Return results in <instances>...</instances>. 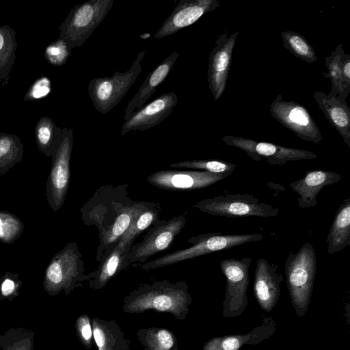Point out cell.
I'll list each match as a JSON object with an SVG mask.
<instances>
[{
	"label": "cell",
	"mask_w": 350,
	"mask_h": 350,
	"mask_svg": "<svg viewBox=\"0 0 350 350\" xmlns=\"http://www.w3.org/2000/svg\"><path fill=\"white\" fill-rule=\"evenodd\" d=\"M128 187L127 183L100 186L80 209L83 224L98 230V262L116 247L136 214L139 202L130 198Z\"/></svg>",
	"instance_id": "cell-1"
},
{
	"label": "cell",
	"mask_w": 350,
	"mask_h": 350,
	"mask_svg": "<svg viewBox=\"0 0 350 350\" xmlns=\"http://www.w3.org/2000/svg\"><path fill=\"white\" fill-rule=\"evenodd\" d=\"M192 299L186 281L176 282L163 280L143 284L124 299L126 313H142L148 310L167 312L178 320L187 317Z\"/></svg>",
	"instance_id": "cell-2"
},
{
	"label": "cell",
	"mask_w": 350,
	"mask_h": 350,
	"mask_svg": "<svg viewBox=\"0 0 350 350\" xmlns=\"http://www.w3.org/2000/svg\"><path fill=\"white\" fill-rule=\"evenodd\" d=\"M317 269L314 247L305 243L296 253L290 252L284 273L291 304L299 317H303L311 300Z\"/></svg>",
	"instance_id": "cell-3"
},
{
	"label": "cell",
	"mask_w": 350,
	"mask_h": 350,
	"mask_svg": "<svg viewBox=\"0 0 350 350\" xmlns=\"http://www.w3.org/2000/svg\"><path fill=\"white\" fill-rule=\"evenodd\" d=\"M93 277L94 271L85 273L82 254L77 243L70 242L52 258L46 267L43 287L51 296L62 291L68 295Z\"/></svg>",
	"instance_id": "cell-4"
},
{
	"label": "cell",
	"mask_w": 350,
	"mask_h": 350,
	"mask_svg": "<svg viewBox=\"0 0 350 350\" xmlns=\"http://www.w3.org/2000/svg\"><path fill=\"white\" fill-rule=\"evenodd\" d=\"M260 234H223L220 232L202 234L190 237L187 242L191 246L165 254L139 265L146 271L174 265L217 251L228 250L250 242L263 239Z\"/></svg>",
	"instance_id": "cell-5"
},
{
	"label": "cell",
	"mask_w": 350,
	"mask_h": 350,
	"mask_svg": "<svg viewBox=\"0 0 350 350\" xmlns=\"http://www.w3.org/2000/svg\"><path fill=\"white\" fill-rule=\"evenodd\" d=\"M113 0H90L75 5L59 27V38L70 50L81 46L103 22Z\"/></svg>",
	"instance_id": "cell-6"
},
{
	"label": "cell",
	"mask_w": 350,
	"mask_h": 350,
	"mask_svg": "<svg viewBox=\"0 0 350 350\" xmlns=\"http://www.w3.org/2000/svg\"><path fill=\"white\" fill-rule=\"evenodd\" d=\"M145 55V50L140 51L125 72L116 71L111 77H95L90 81L88 91L97 111L105 114L120 103L141 72V62Z\"/></svg>",
	"instance_id": "cell-7"
},
{
	"label": "cell",
	"mask_w": 350,
	"mask_h": 350,
	"mask_svg": "<svg viewBox=\"0 0 350 350\" xmlns=\"http://www.w3.org/2000/svg\"><path fill=\"white\" fill-rule=\"evenodd\" d=\"M193 207L214 216L230 218L256 216L273 217L279 208L272 204L260 202L248 193L226 194L206 198L196 202Z\"/></svg>",
	"instance_id": "cell-8"
},
{
	"label": "cell",
	"mask_w": 350,
	"mask_h": 350,
	"mask_svg": "<svg viewBox=\"0 0 350 350\" xmlns=\"http://www.w3.org/2000/svg\"><path fill=\"white\" fill-rule=\"evenodd\" d=\"M186 213L174 216L169 220L155 221L138 243L133 244L125 258L128 267L135 262L144 263L149 258L167 250L184 228Z\"/></svg>",
	"instance_id": "cell-9"
},
{
	"label": "cell",
	"mask_w": 350,
	"mask_h": 350,
	"mask_svg": "<svg viewBox=\"0 0 350 350\" xmlns=\"http://www.w3.org/2000/svg\"><path fill=\"white\" fill-rule=\"evenodd\" d=\"M251 263L252 259L248 257L241 259L224 258L221 260L219 267L226 280L222 303L223 317H238L246 309Z\"/></svg>",
	"instance_id": "cell-10"
},
{
	"label": "cell",
	"mask_w": 350,
	"mask_h": 350,
	"mask_svg": "<svg viewBox=\"0 0 350 350\" xmlns=\"http://www.w3.org/2000/svg\"><path fill=\"white\" fill-rule=\"evenodd\" d=\"M73 142V130L64 128L61 142L51 159V167L46 184V200L53 212L62 207L68 193Z\"/></svg>",
	"instance_id": "cell-11"
},
{
	"label": "cell",
	"mask_w": 350,
	"mask_h": 350,
	"mask_svg": "<svg viewBox=\"0 0 350 350\" xmlns=\"http://www.w3.org/2000/svg\"><path fill=\"white\" fill-rule=\"evenodd\" d=\"M222 140L228 146L243 150L255 161L281 165L288 161L317 159V155L308 150L287 148L269 142H258L242 137L224 136Z\"/></svg>",
	"instance_id": "cell-12"
},
{
	"label": "cell",
	"mask_w": 350,
	"mask_h": 350,
	"mask_svg": "<svg viewBox=\"0 0 350 350\" xmlns=\"http://www.w3.org/2000/svg\"><path fill=\"white\" fill-rule=\"evenodd\" d=\"M269 111L278 122L300 139L314 144H319L322 141L320 129L303 105L294 101L285 100L282 94H278L270 104Z\"/></svg>",
	"instance_id": "cell-13"
},
{
	"label": "cell",
	"mask_w": 350,
	"mask_h": 350,
	"mask_svg": "<svg viewBox=\"0 0 350 350\" xmlns=\"http://www.w3.org/2000/svg\"><path fill=\"white\" fill-rule=\"evenodd\" d=\"M239 31L228 36H219L208 57V82L213 98L217 100L224 94L230 69L232 51Z\"/></svg>",
	"instance_id": "cell-14"
},
{
	"label": "cell",
	"mask_w": 350,
	"mask_h": 350,
	"mask_svg": "<svg viewBox=\"0 0 350 350\" xmlns=\"http://www.w3.org/2000/svg\"><path fill=\"white\" fill-rule=\"evenodd\" d=\"M206 171L159 170L148 176L147 182L160 189L190 191L206 188L228 176Z\"/></svg>",
	"instance_id": "cell-15"
},
{
	"label": "cell",
	"mask_w": 350,
	"mask_h": 350,
	"mask_svg": "<svg viewBox=\"0 0 350 350\" xmlns=\"http://www.w3.org/2000/svg\"><path fill=\"white\" fill-rule=\"evenodd\" d=\"M177 103L178 97L174 92L161 94L124 121L120 135L123 136L131 131H142L157 126L170 115Z\"/></svg>",
	"instance_id": "cell-16"
},
{
	"label": "cell",
	"mask_w": 350,
	"mask_h": 350,
	"mask_svg": "<svg viewBox=\"0 0 350 350\" xmlns=\"http://www.w3.org/2000/svg\"><path fill=\"white\" fill-rule=\"evenodd\" d=\"M283 275L276 265L265 258L256 262L253 291L259 306L265 312H271L276 306L281 291Z\"/></svg>",
	"instance_id": "cell-17"
},
{
	"label": "cell",
	"mask_w": 350,
	"mask_h": 350,
	"mask_svg": "<svg viewBox=\"0 0 350 350\" xmlns=\"http://www.w3.org/2000/svg\"><path fill=\"white\" fill-rule=\"evenodd\" d=\"M219 6L218 0H181L157 30L154 38L159 39L172 35Z\"/></svg>",
	"instance_id": "cell-18"
},
{
	"label": "cell",
	"mask_w": 350,
	"mask_h": 350,
	"mask_svg": "<svg viewBox=\"0 0 350 350\" xmlns=\"http://www.w3.org/2000/svg\"><path fill=\"white\" fill-rule=\"evenodd\" d=\"M277 325L272 317H264L260 325L243 334L213 337L204 343L202 350H239L247 345H256L270 338Z\"/></svg>",
	"instance_id": "cell-19"
},
{
	"label": "cell",
	"mask_w": 350,
	"mask_h": 350,
	"mask_svg": "<svg viewBox=\"0 0 350 350\" xmlns=\"http://www.w3.org/2000/svg\"><path fill=\"white\" fill-rule=\"evenodd\" d=\"M340 180V174L335 172L312 170L308 172L302 178L290 183L289 186L299 196V206L306 208L317 205V196L325 187Z\"/></svg>",
	"instance_id": "cell-20"
},
{
	"label": "cell",
	"mask_w": 350,
	"mask_h": 350,
	"mask_svg": "<svg viewBox=\"0 0 350 350\" xmlns=\"http://www.w3.org/2000/svg\"><path fill=\"white\" fill-rule=\"evenodd\" d=\"M135 239L121 237L116 247L101 262L94 271V277L88 282L90 288L101 290L120 271L129 267L125 258L134 243Z\"/></svg>",
	"instance_id": "cell-21"
},
{
	"label": "cell",
	"mask_w": 350,
	"mask_h": 350,
	"mask_svg": "<svg viewBox=\"0 0 350 350\" xmlns=\"http://www.w3.org/2000/svg\"><path fill=\"white\" fill-rule=\"evenodd\" d=\"M178 55L177 51H174L146 77L138 91L129 102L124 112V120L129 119L137 109L142 108L155 92L157 88L163 83L172 70Z\"/></svg>",
	"instance_id": "cell-22"
},
{
	"label": "cell",
	"mask_w": 350,
	"mask_h": 350,
	"mask_svg": "<svg viewBox=\"0 0 350 350\" xmlns=\"http://www.w3.org/2000/svg\"><path fill=\"white\" fill-rule=\"evenodd\" d=\"M313 97L329 124L350 147V109L347 103H342L337 96L319 91H315Z\"/></svg>",
	"instance_id": "cell-23"
},
{
	"label": "cell",
	"mask_w": 350,
	"mask_h": 350,
	"mask_svg": "<svg viewBox=\"0 0 350 350\" xmlns=\"http://www.w3.org/2000/svg\"><path fill=\"white\" fill-rule=\"evenodd\" d=\"M91 321L94 342L98 350H132L130 340L115 320L93 317Z\"/></svg>",
	"instance_id": "cell-24"
},
{
	"label": "cell",
	"mask_w": 350,
	"mask_h": 350,
	"mask_svg": "<svg viewBox=\"0 0 350 350\" xmlns=\"http://www.w3.org/2000/svg\"><path fill=\"white\" fill-rule=\"evenodd\" d=\"M327 252L332 255L350 246V197L338 208L326 239Z\"/></svg>",
	"instance_id": "cell-25"
},
{
	"label": "cell",
	"mask_w": 350,
	"mask_h": 350,
	"mask_svg": "<svg viewBox=\"0 0 350 350\" xmlns=\"http://www.w3.org/2000/svg\"><path fill=\"white\" fill-rule=\"evenodd\" d=\"M34 134L38 150L52 159L61 142L63 129L49 116H42L35 126Z\"/></svg>",
	"instance_id": "cell-26"
},
{
	"label": "cell",
	"mask_w": 350,
	"mask_h": 350,
	"mask_svg": "<svg viewBox=\"0 0 350 350\" xmlns=\"http://www.w3.org/2000/svg\"><path fill=\"white\" fill-rule=\"evenodd\" d=\"M16 32L8 25L0 26V82L5 87L16 59Z\"/></svg>",
	"instance_id": "cell-27"
},
{
	"label": "cell",
	"mask_w": 350,
	"mask_h": 350,
	"mask_svg": "<svg viewBox=\"0 0 350 350\" xmlns=\"http://www.w3.org/2000/svg\"><path fill=\"white\" fill-rule=\"evenodd\" d=\"M136 336L146 350H178V340L170 329L155 327L140 328Z\"/></svg>",
	"instance_id": "cell-28"
},
{
	"label": "cell",
	"mask_w": 350,
	"mask_h": 350,
	"mask_svg": "<svg viewBox=\"0 0 350 350\" xmlns=\"http://www.w3.org/2000/svg\"><path fill=\"white\" fill-rule=\"evenodd\" d=\"M161 209L159 203L139 201L135 217L122 237L135 240L141 233L159 219Z\"/></svg>",
	"instance_id": "cell-29"
},
{
	"label": "cell",
	"mask_w": 350,
	"mask_h": 350,
	"mask_svg": "<svg viewBox=\"0 0 350 350\" xmlns=\"http://www.w3.org/2000/svg\"><path fill=\"white\" fill-rule=\"evenodd\" d=\"M23 156V145L20 138L13 134L0 133V176L21 163Z\"/></svg>",
	"instance_id": "cell-30"
},
{
	"label": "cell",
	"mask_w": 350,
	"mask_h": 350,
	"mask_svg": "<svg viewBox=\"0 0 350 350\" xmlns=\"http://www.w3.org/2000/svg\"><path fill=\"white\" fill-rule=\"evenodd\" d=\"M344 53L342 45L338 44L329 56L325 57L327 72L323 73L325 77L329 79L332 83L331 91L329 94L337 96L342 103H346L342 101V59Z\"/></svg>",
	"instance_id": "cell-31"
},
{
	"label": "cell",
	"mask_w": 350,
	"mask_h": 350,
	"mask_svg": "<svg viewBox=\"0 0 350 350\" xmlns=\"http://www.w3.org/2000/svg\"><path fill=\"white\" fill-rule=\"evenodd\" d=\"M35 333L25 327H12L0 335L1 350H33Z\"/></svg>",
	"instance_id": "cell-32"
},
{
	"label": "cell",
	"mask_w": 350,
	"mask_h": 350,
	"mask_svg": "<svg viewBox=\"0 0 350 350\" xmlns=\"http://www.w3.org/2000/svg\"><path fill=\"white\" fill-rule=\"evenodd\" d=\"M281 37L284 46L295 56L308 64L317 60L314 48L304 36L293 31H286L282 32Z\"/></svg>",
	"instance_id": "cell-33"
},
{
	"label": "cell",
	"mask_w": 350,
	"mask_h": 350,
	"mask_svg": "<svg viewBox=\"0 0 350 350\" xmlns=\"http://www.w3.org/2000/svg\"><path fill=\"white\" fill-rule=\"evenodd\" d=\"M169 166L176 168L200 170L213 174H231L237 167V165L233 163L213 159L184 161L172 163Z\"/></svg>",
	"instance_id": "cell-34"
},
{
	"label": "cell",
	"mask_w": 350,
	"mask_h": 350,
	"mask_svg": "<svg viewBox=\"0 0 350 350\" xmlns=\"http://www.w3.org/2000/svg\"><path fill=\"white\" fill-rule=\"evenodd\" d=\"M24 224L12 213L0 211V242L12 244L20 238L24 231Z\"/></svg>",
	"instance_id": "cell-35"
},
{
	"label": "cell",
	"mask_w": 350,
	"mask_h": 350,
	"mask_svg": "<svg viewBox=\"0 0 350 350\" xmlns=\"http://www.w3.org/2000/svg\"><path fill=\"white\" fill-rule=\"evenodd\" d=\"M71 55L66 43L61 38L49 44L44 50V56L51 65L59 66L65 64Z\"/></svg>",
	"instance_id": "cell-36"
},
{
	"label": "cell",
	"mask_w": 350,
	"mask_h": 350,
	"mask_svg": "<svg viewBox=\"0 0 350 350\" xmlns=\"http://www.w3.org/2000/svg\"><path fill=\"white\" fill-rule=\"evenodd\" d=\"M22 286V281L16 273L6 272L0 278V301H12L18 297Z\"/></svg>",
	"instance_id": "cell-37"
},
{
	"label": "cell",
	"mask_w": 350,
	"mask_h": 350,
	"mask_svg": "<svg viewBox=\"0 0 350 350\" xmlns=\"http://www.w3.org/2000/svg\"><path fill=\"white\" fill-rule=\"evenodd\" d=\"M75 329L78 339L88 349H90L94 345L92 321L86 314H81L77 317L75 322Z\"/></svg>",
	"instance_id": "cell-38"
},
{
	"label": "cell",
	"mask_w": 350,
	"mask_h": 350,
	"mask_svg": "<svg viewBox=\"0 0 350 350\" xmlns=\"http://www.w3.org/2000/svg\"><path fill=\"white\" fill-rule=\"evenodd\" d=\"M51 89V83L49 78L42 77L37 79L24 95V100L33 101L47 96Z\"/></svg>",
	"instance_id": "cell-39"
},
{
	"label": "cell",
	"mask_w": 350,
	"mask_h": 350,
	"mask_svg": "<svg viewBox=\"0 0 350 350\" xmlns=\"http://www.w3.org/2000/svg\"><path fill=\"white\" fill-rule=\"evenodd\" d=\"M342 101L346 102L350 92V55L344 53L342 59Z\"/></svg>",
	"instance_id": "cell-40"
},
{
	"label": "cell",
	"mask_w": 350,
	"mask_h": 350,
	"mask_svg": "<svg viewBox=\"0 0 350 350\" xmlns=\"http://www.w3.org/2000/svg\"><path fill=\"white\" fill-rule=\"evenodd\" d=\"M150 36V34L149 33H145L142 35H140V38L142 39H147Z\"/></svg>",
	"instance_id": "cell-41"
}]
</instances>
